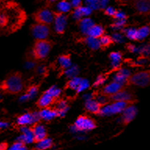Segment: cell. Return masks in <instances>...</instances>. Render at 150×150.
Listing matches in <instances>:
<instances>
[{"instance_id": "1", "label": "cell", "mask_w": 150, "mask_h": 150, "mask_svg": "<svg viewBox=\"0 0 150 150\" xmlns=\"http://www.w3.org/2000/svg\"><path fill=\"white\" fill-rule=\"evenodd\" d=\"M26 21V13L18 4L13 2L2 5L0 15V27L2 34L9 35L16 32Z\"/></svg>"}, {"instance_id": "2", "label": "cell", "mask_w": 150, "mask_h": 150, "mask_svg": "<svg viewBox=\"0 0 150 150\" xmlns=\"http://www.w3.org/2000/svg\"><path fill=\"white\" fill-rule=\"evenodd\" d=\"M25 82L23 75L19 71H13L6 76L0 84L1 91L5 94L17 95L24 90Z\"/></svg>"}, {"instance_id": "3", "label": "cell", "mask_w": 150, "mask_h": 150, "mask_svg": "<svg viewBox=\"0 0 150 150\" xmlns=\"http://www.w3.org/2000/svg\"><path fill=\"white\" fill-rule=\"evenodd\" d=\"M53 46V42L48 39L35 40L32 47V56L37 60L46 58Z\"/></svg>"}, {"instance_id": "4", "label": "cell", "mask_w": 150, "mask_h": 150, "mask_svg": "<svg viewBox=\"0 0 150 150\" xmlns=\"http://www.w3.org/2000/svg\"><path fill=\"white\" fill-rule=\"evenodd\" d=\"M150 84V70L140 71L131 74L127 77L125 86L134 85L139 88H145Z\"/></svg>"}, {"instance_id": "5", "label": "cell", "mask_w": 150, "mask_h": 150, "mask_svg": "<svg viewBox=\"0 0 150 150\" xmlns=\"http://www.w3.org/2000/svg\"><path fill=\"white\" fill-rule=\"evenodd\" d=\"M74 128L78 131H87L93 130L96 127L95 120L86 115H81L74 122Z\"/></svg>"}, {"instance_id": "6", "label": "cell", "mask_w": 150, "mask_h": 150, "mask_svg": "<svg viewBox=\"0 0 150 150\" xmlns=\"http://www.w3.org/2000/svg\"><path fill=\"white\" fill-rule=\"evenodd\" d=\"M134 105V103H128V102H115V103H112L110 105H105L101 110L99 115L105 116V115L119 113V112H124V110L127 107H128L129 105Z\"/></svg>"}, {"instance_id": "7", "label": "cell", "mask_w": 150, "mask_h": 150, "mask_svg": "<svg viewBox=\"0 0 150 150\" xmlns=\"http://www.w3.org/2000/svg\"><path fill=\"white\" fill-rule=\"evenodd\" d=\"M33 16L36 23L45 25H50L54 21V13L45 8L38 9Z\"/></svg>"}, {"instance_id": "8", "label": "cell", "mask_w": 150, "mask_h": 150, "mask_svg": "<svg viewBox=\"0 0 150 150\" xmlns=\"http://www.w3.org/2000/svg\"><path fill=\"white\" fill-rule=\"evenodd\" d=\"M105 98H106L107 101H110L111 103H115V102H128V103H132L134 104V103L138 102L134 95L130 92V91H127L125 89L114 94V95L105 97Z\"/></svg>"}, {"instance_id": "9", "label": "cell", "mask_w": 150, "mask_h": 150, "mask_svg": "<svg viewBox=\"0 0 150 150\" xmlns=\"http://www.w3.org/2000/svg\"><path fill=\"white\" fill-rule=\"evenodd\" d=\"M49 28L48 25L41 23H34L30 26V32L35 40L47 39L49 35Z\"/></svg>"}, {"instance_id": "10", "label": "cell", "mask_w": 150, "mask_h": 150, "mask_svg": "<svg viewBox=\"0 0 150 150\" xmlns=\"http://www.w3.org/2000/svg\"><path fill=\"white\" fill-rule=\"evenodd\" d=\"M125 88H126V86L124 84L112 81V82H110V84H106L102 89V91L100 92V96H103V97H108V96L114 95V94L124 90V89H125Z\"/></svg>"}, {"instance_id": "11", "label": "cell", "mask_w": 150, "mask_h": 150, "mask_svg": "<svg viewBox=\"0 0 150 150\" xmlns=\"http://www.w3.org/2000/svg\"><path fill=\"white\" fill-rule=\"evenodd\" d=\"M131 4L134 11L139 15H150V0H134Z\"/></svg>"}, {"instance_id": "12", "label": "cell", "mask_w": 150, "mask_h": 150, "mask_svg": "<svg viewBox=\"0 0 150 150\" xmlns=\"http://www.w3.org/2000/svg\"><path fill=\"white\" fill-rule=\"evenodd\" d=\"M40 120L38 112H27L17 118L16 124L20 127H25L28 124H33Z\"/></svg>"}, {"instance_id": "13", "label": "cell", "mask_w": 150, "mask_h": 150, "mask_svg": "<svg viewBox=\"0 0 150 150\" xmlns=\"http://www.w3.org/2000/svg\"><path fill=\"white\" fill-rule=\"evenodd\" d=\"M30 129L31 130L33 133V135H34V141H35V143H37L38 142H41V141L44 140L45 138H47V131L45 130V127L43 125L40 124L39 123H35L30 125Z\"/></svg>"}, {"instance_id": "14", "label": "cell", "mask_w": 150, "mask_h": 150, "mask_svg": "<svg viewBox=\"0 0 150 150\" xmlns=\"http://www.w3.org/2000/svg\"><path fill=\"white\" fill-rule=\"evenodd\" d=\"M54 23H55V30L56 33L58 35H63L65 31L67 16L59 12L54 13Z\"/></svg>"}, {"instance_id": "15", "label": "cell", "mask_w": 150, "mask_h": 150, "mask_svg": "<svg viewBox=\"0 0 150 150\" xmlns=\"http://www.w3.org/2000/svg\"><path fill=\"white\" fill-rule=\"evenodd\" d=\"M21 134L19 136L16 142H21L23 145H29L31 143H35L34 141V135L30 127H21Z\"/></svg>"}, {"instance_id": "16", "label": "cell", "mask_w": 150, "mask_h": 150, "mask_svg": "<svg viewBox=\"0 0 150 150\" xmlns=\"http://www.w3.org/2000/svg\"><path fill=\"white\" fill-rule=\"evenodd\" d=\"M105 105L100 102L96 100L95 98H89L86 101L85 103V110L88 112H91L92 114L95 115H99L101 110L103 109Z\"/></svg>"}, {"instance_id": "17", "label": "cell", "mask_w": 150, "mask_h": 150, "mask_svg": "<svg viewBox=\"0 0 150 150\" xmlns=\"http://www.w3.org/2000/svg\"><path fill=\"white\" fill-rule=\"evenodd\" d=\"M88 86V83L86 81L82 80L79 77H74L71 80H69L65 85V88H70L75 90L77 93L81 91L84 88Z\"/></svg>"}, {"instance_id": "18", "label": "cell", "mask_w": 150, "mask_h": 150, "mask_svg": "<svg viewBox=\"0 0 150 150\" xmlns=\"http://www.w3.org/2000/svg\"><path fill=\"white\" fill-rule=\"evenodd\" d=\"M58 99L53 98L52 96H50L49 94L44 92L42 96H40V98L38 99L37 103H36V105L38 107L44 110V109H47L52 104L56 103V101Z\"/></svg>"}, {"instance_id": "19", "label": "cell", "mask_w": 150, "mask_h": 150, "mask_svg": "<svg viewBox=\"0 0 150 150\" xmlns=\"http://www.w3.org/2000/svg\"><path fill=\"white\" fill-rule=\"evenodd\" d=\"M136 114H137V109L134 105H129L127 107L124 111L123 112V116H122V123L124 125H127V124L131 122L134 119Z\"/></svg>"}, {"instance_id": "20", "label": "cell", "mask_w": 150, "mask_h": 150, "mask_svg": "<svg viewBox=\"0 0 150 150\" xmlns=\"http://www.w3.org/2000/svg\"><path fill=\"white\" fill-rule=\"evenodd\" d=\"M38 115H39L40 119L45 120H50L55 117L62 116L61 112L56 108H55V109L47 108V109L42 110L38 112Z\"/></svg>"}, {"instance_id": "21", "label": "cell", "mask_w": 150, "mask_h": 150, "mask_svg": "<svg viewBox=\"0 0 150 150\" xmlns=\"http://www.w3.org/2000/svg\"><path fill=\"white\" fill-rule=\"evenodd\" d=\"M104 34H105V30H104L102 26L98 25V24H94L89 29L87 36L93 38H96V39H99L101 37H103Z\"/></svg>"}, {"instance_id": "22", "label": "cell", "mask_w": 150, "mask_h": 150, "mask_svg": "<svg viewBox=\"0 0 150 150\" xmlns=\"http://www.w3.org/2000/svg\"><path fill=\"white\" fill-rule=\"evenodd\" d=\"M58 63L60 70L63 73L66 70H67L68 68H70V65H71L70 55L67 54V55H61L60 56H59Z\"/></svg>"}, {"instance_id": "23", "label": "cell", "mask_w": 150, "mask_h": 150, "mask_svg": "<svg viewBox=\"0 0 150 150\" xmlns=\"http://www.w3.org/2000/svg\"><path fill=\"white\" fill-rule=\"evenodd\" d=\"M35 145L34 147V150H47L52 147V141L50 138H47L44 140L38 142L37 143H35Z\"/></svg>"}, {"instance_id": "24", "label": "cell", "mask_w": 150, "mask_h": 150, "mask_svg": "<svg viewBox=\"0 0 150 150\" xmlns=\"http://www.w3.org/2000/svg\"><path fill=\"white\" fill-rule=\"evenodd\" d=\"M81 42L85 43L91 49H97L100 48V43H99V39H96L93 38L86 36L81 39Z\"/></svg>"}, {"instance_id": "25", "label": "cell", "mask_w": 150, "mask_h": 150, "mask_svg": "<svg viewBox=\"0 0 150 150\" xmlns=\"http://www.w3.org/2000/svg\"><path fill=\"white\" fill-rule=\"evenodd\" d=\"M91 13V9L89 7L79 6L74 9L73 13V16L77 20H81L82 16H87Z\"/></svg>"}, {"instance_id": "26", "label": "cell", "mask_w": 150, "mask_h": 150, "mask_svg": "<svg viewBox=\"0 0 150 150\" xmlns=\"http://www.w3.org/2000/svg\"><path fill=\"white\" fill-rule=\"evenodd\" d=\"M94 25L93 22L91 21V19L89 18H84L81 19L79 21V26L82 33L84 35H88L89 29Z\"/></svg>"}, {"instance_id": "27", "label": "cell", "mask_w": 150, "mask_h": 150, "mask_svg": "<svg viewBox=\"0 0 150 150\" xmlns=\"http://www.w3.org/2000/svg\"><path fill=\"white\" fill-rule=\"evenodd\" d=\"M130 73H129L128 70H123V69H120V70L118 71L117 74L115 75L114 78H113V81H114L119 82L120 84H123L125 85V82H126L127 77L130 76Z\"/></svg>"}, {"instance_id": "28", "label": "cell", "mask_w": 150, "mask_h": 150, "mask_svg": "<svg viewBox=\"0 0 150 150\" xmlns=\"http://www.w3.org/2000/svg\"><path fill=\"white\" fill-rule=\"evenodd\" d=\"M113 39L112 38L110 35H104L103 37H101L99 38V43H100V48L101 49H105L110 47L111 45L113 44Z\"/></svg>"}, {"instance_id": "29", "label": "cell", "mask_w": 150, "mask_h": 150, "mask_svg": "<svg viewBox=\"0 0 150 150\" xmlns=\"http://www.w3.org/2000/svg\"><path fill=\"white\" fill-rule=\"evenodd\" d=\"M138 34V41L144 39L150 34V26H143L142 28L137 29Z\"/></svg>"}, {"instance_id": "30", "label": "cell", "mask_w": 150, "mask_h": 150, "mask_svg": "<svg viewBox=\"0 0 150 150\" xmlns=\"http://www.w3.org/2000/svg\"><path fill=\"white\" fill-rule=\"evenodd\" d=\"M57 9H58L59 13H67L69 12L70 9V3L67 0H60L57 5Z\"/></svg>"}, {"instance_id": "31", "label": "cell", "mask_w": 150, "mask_h": 150, "mask_svg": "<svg viewBox=\"0 0 150 150\" xmlns=\"http://www.w3.org/2000/svg\"><path fill=\"white\" fill-rule=\"evenodd\" d=\"M123 32L127 38L132 41H138V34H137V29H126V30H123Z\"/></svg>"}, {"instance_id": "32", "label": "cell", "mask_w": 150, "mask_h": 150, "mask_svg": "<svg viewBox=\"0 0 150 150\" xmlns=\"http://www.w3.org/2000/svg\"><path fill=\"white\" fill-rule=\"evenodd\" d=\"M45 92L49 94V95L52 96L53 98L58 99L59 96V95H60L61 93V90L60 89H59L58 88H56V86H52L50 88L48 89L47 91H45Z\"/></svg>"}, {"instance_id": "33", "label": "cell", "mask_w": 150, "mask_h": 150, "mask_svg": "<svg viewBox=\"0 0 150 150\" xmlns=\"http://www.w3.org/2000/svg\"><path fill=\"white\" fill-rule=\"evenodd\" d=\"M122 57V55L120 52H111L110 54V58L111 59V61L112 62L113 64H116V63H119V62L120 61Z\"/></svg>"}, {"instance_id": "34", "label": "cell", "mask_w": 150, "mask_h": 150, "mask_svg": "<svg viewBox=\"0 0 150 150\" xmlns=\"http://www.w3.org/2000/svg\"><path fill=\"white\" fill-rule=\"evenodd\" d=\"M38 89V85H32V86L29 87L28 90L26 91V94L24 95V97L25 98H30V97H32L36 93Z\"/></svg>"}, {"instance_id": "35", "label": "cell", "mask_w": 150, "mask_h": 150, "mask_svg": "<svg viewBox=\"0 0 150 150\" xmlns=\"http://www.w3.org/2000/svg\"><path fill=\"white\" fill-rule=\"evenodd\" d=\"M7 150H28V149H27L25 145H23L21 142H16L10 147L8 148Z\"/></svg>"}, {"instance_id": "36", "label": "cell", "mask_w": 150, "mask_h": 150, "mask_svg": "<svg viewBox=\"0 0 150 150\" xmlns=\"http://www.w3.org/2000/svg\"><path fill=\"white\" fill-rule=\"evenodd\" d=\"M117 10L114 9L112 7H108L106 9H105V15H107V16H112V17H114L116 13H117Z\"/></svg>"}, {"instance_id": "37", "label": "cell", "mask_w": 150, "mask_h": 150, "mask_svg": "<svg viewBox=\"0 0 150 150\" xmlns=\"http://www.w3.org/2000/svg\"><path fill=\"white\" fill-rule=\"evenodd\" d=\"M125 25V21L124 20H121V21H117L115 23H113L111 25V27L115 29H118V28H122L123 26Z\"/></svg>"}, {"instance_id": "38", "label": "cell", "mask_w": 150, "mask_h": 150, "mask_svg": "<svg viewBox=\"0 0 150 150\" xmlns=\"http://www.w3.org/2000/svg\"><path fill=\"white\" fill-rule=\"evenodd\" d=\"M114 19H117V21H121V20H124V21H126L127 16L124 13H122L120 11H117L115 16L113 17Z\"/></svg>"}, {"instance_id": "39", "label": "cell", "mask_w": 150, "mask_h": 150, "mask_svg": "<svg viewBox=\"0 0 150 150\" xmlns=\"http://www.w3.org/2000/svg\"><path fill=\"white\" fill-rule=\"evenodd\" d=\"M118 4L122 5V6H125L129 3H132L134 0H116Z\"/></svg>"}, {"instance_id": "40", "label": "cell", "mask_w": 150, "mask_h": 150, "mask_svg": "<svg viewBox=\"0 0 150 150\" xmlns=\"http://www.w3.org/2000/svg\"><path fill=\"white\" fill-rule=\"evenodd\" d=\"M70 2H71V5L74 7L75 9L77 8V7L81 6H80V5H81V0H70Z\"/></svg>"}, {"instance_id": "41", "label": "cell", "mask_w": 150, "mask_h": 150, "mask_svg": "<svg viewBox=\"0 0 150 150\" xmlns=\"http://www.w3.org/2000/svg\"><path fill=\"white\" fill-rule=\"evenodd\" d=\"M127 49H128V51L131 52H134L136 50L135 47L133 45H131V44L127 45Z\"/></svg>"}, {"instance_id": "42", "label": "cell", "mask_w": 150, "mask_h": 150, "mask_svg": "<svg viewBox=\"0 0 150 150\" xmlns=\"http://www.w3.org/2000/svg\"><path fill=\"white\" fill-rule=\"evenodd\" d=\"M112 39H113V41L115 42H119V41H120L121 40V37L119 35H114L113 36H112Z\"/></svg>"}, {"instance_id": "43", "label": "cell", "mask_w": 150, "mask_h": 150, "mask_svg": "<svg viewBox=\"0 0 150 150\" xmlns=\"http://www.w3.org/2000/svg\"><path fill=\"white\" fill-rule=\"evenodd\" d=\"M8 149V145H7L6 143L2 142L1 144V146H0V150H7Z\"/></svg>"}, {"instance_id": "44", "label": "cell", "mask_w": 150, "mask_h": 150, "mask_svg": "<svg viewBox=\"0 0 150 150\" xmlns=\"http://www.w3.org/2000/svg\"><path fill=\"white\" fill-rule=\"evenodd\" d=\"M8 126V124H7L6 122H1V129H4L5 127H6Z\"/></svg>"}, {"instance_id": "45", "label": "cell", "mask_w": 150, "mask_h": 150, "mask_svg": "<svg viewBox=\"0 0 150 150\" xmlns=\"http://www.w3.org/2000/svg\"><path fill=\"white\" fill-rule=\"evenodd\" d=\"M56 0H46L47 5H51L52 3H53L54 2H56Z\"/></svg>"}]
</instances>
